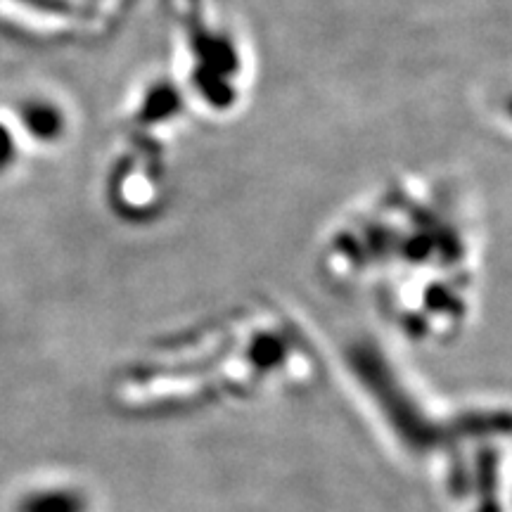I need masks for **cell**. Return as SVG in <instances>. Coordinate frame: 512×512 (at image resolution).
Wrapping results in <instances>:
<instances>
[{"label": "cell", "mask_w": 512, "mask_h": 512, "mask_svg": "<svg viewBox=\"0 0 512 512\" xmlns=\"http://www.w3.org/2000/svg\"><path fill=\"white\" fill-rule=\"evenodd\" d=\"M12 159V140L8 136V128L0 126V169L10 164Z\"/></svg>", "instance_id": "cell-2"}, {"label": "cell", "mask_w": 512, "mask_h": 512, "mask_svg": "<svg viewBox=\"0 0 512 512\" xmlns=\"http://www.w3.org/2000/svg\"><path fill=\"white\" fill-rule=\"evenodd\" d=\"M83 498L69 489H41L31 491L22 503L17 505V512H83Z\"/></svg>", "instance_id": "cell-1"}]
</instances>
